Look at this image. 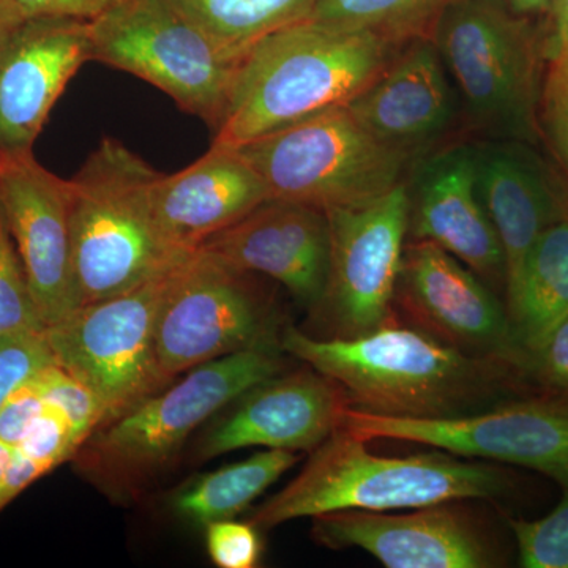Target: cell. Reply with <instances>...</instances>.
Segmentation results:
<instances>
[{"label":"cell","instance_id":"cell-1","mask_svg":"<svg viewBox=\"0 0 568 568\" xmlns=\"http://www.w3.org/2000/svg\"><path fill=\"white\" fill-rule=\"evenodd\" d=\"M280 345L342 386L351 406L384 416H465L529 392L515 366L462 353L399 320L354 338L286 325Z\"/></svg>","mask_w":568,"mask_h":568},{"label":"cell","instance_id":"cell-2","mask_svg":"<svg viewBox=\"0 0 568 568\" xmlns=\"http://www.w3.org/2000/svg\"><path fill=\"white\" fill-rule=\"evenodd\" d=\"M402 44L376 32L315 20L271 33L239 61L212 144L239 148L345 106L373 84Z\"/></svg>","mask_w":568,"mask_h":568},{"label":"cell","instance_id":"cell-3","mask_svg":"<svg viewBox=\"0 0 568 568\" xmlns=\"http://www.w3.org/2000/svg\"><path fill=\"white\" fill-rule=\"evenodd\" d=\"M339 426L294 480L252 517L257 529L334 511H402L452 500L497 499L514 491L506 470L435 450L383 457Z\"/></svg>","mask_w":568,"mask_h":568},{"label":"cell","instance_id":"cell-4","mask_svg":"<svg viewBox=\"0 0 568 568\" xmlns=\"http://www.w3.org/2000/svg\"><path fill=\"white\" fill-rule=\"evenodd\" d=\"M282 346H263L190 369L181 383L108 422L78 448V474L111 500L136 499L173 465L194 429L284 369Z\"/></svg>","mask_w":568,"mask_h":568},{"label":"cell","instance_id":"cell-5","mask_svg":"<svg viewBox=\"0 0 568 568\" xmlns=\"http://www.w3.org/2000/svg\"><path fill=\"white\" fill-rule=\"evenodd\" d=\"M429 37L481 138L540 145L544 18L518 13L508 0H458Z\"/></svg>","mask_w":568,"mask_h":568},{"label":"cell","instance_id":"cell-6","mask_svg":"<svg viewBox=\"0 0 568 568\" xmlns=\"http://www.w3.org/2000/svg\"><path fill=\"white\" fill-rule=\"evenodd\" d=\"M160 174L121 141L103 138L70 179L81 305L129 293L189 256L168 244L153 215L152 189Z\"/></svg>","mask_w":568,"mask_h":568},{"label":"cell","instance_id":"cell-7","mask_svg":"<svg viewBox=\"0 0 568 568\" xmlns=\"http://www.w3.org/2000/svg\"><path fill=\"white\" fill-rule=\"evenodd\" d=\"M272 200L355 207L406 182L418 156L381 141L347 104L239 145Z\"/></svg>","mask_w":568,"mask_h":568},{"label":"cell","instance_id":"cell-8","mask_svg":"<svg viewBox=\"0 0 568 568\" xmlns=\"http://www.w3.org/2000/svg\"><path fill=\"white\" fill-rule=\"evenodd\" d=\"M256 276L203 248L173 267L155 323L156 361L168 379L226 355L282 346L275 298Z\"/></svg>","mask_w":568,"mask_h":568},{"label":"cell","instance_id":"cell-9","mask_svg":"<svg viewBox=\"0 0 568 568\" xmlns=\"http://www.w3.org/2000/svg\"><path fill=\"white\" fill-rule=\"evenodd\" d=\"M92 61L132 73L219 132L237 63L170 0H119L91 21Z\"/></svg>","mask_w":568,"mask_h":568},{"label":"cell","instance_id":"cell-10","mask_svg":"<svg viewBox=\"0 0 568 568\" xmlns=\"http://www.w3.org/2000/svg\"><path fill=\"white\" fill-rule=\"evenodd\" d=\"M342 426L365 440H403L526 467L568 488L567 396L534 392L455 417L384 416L349 406Z\"/></svg>","mask_w":568,"mask_h":568},{"label":"cell","instance_id":"cell-11","mask_svg":"<svg viewBox=\"0 0 568 568\" xmlns=\"http://www.w3.org/2000/svg\"><path fill=\"white\" fill-rule=\"evenodd\" d=\"M171 271L129 293L81 305L44 331L54 364L91 388L104 424L173 383L155 353L156 313Z\"/></svg>","mask_w":568,"mask_h":568},{"label":"cell","instance_id":"cell-12","mask_svg":"<svg viewBox=\"0 0 568 568\" xmlns=\"http://www.w3.org/2000/svg\"><path fill=\"white\" fill-rule=\"evenodd\" d=\"M331 254L320 302L312 310L323 338H354L395 315V293L409 230L407 183L355 207L331 209Z\"/></svg>","mask_w":568,"mask_h":568},{"label":"cell","instance_id":"cell-13","mask_svg":"<svg viewBox=\"0 0 568 568\" xmlns=\"http://www.w3.org/2000/svg\"><path fill=\"white\" fill-rule=\"evenodd\" d=\"M395 315L462 353L515 366L526 377L506 306L476 272L432 242H407Z\"/></svg>","mask_w":568,"mask_h":568},{"label":"cell","instance_id":"cell-14","mask_svg":"<svg viewBox=\"0 0 568 568\" xmlns=\"http://www.w3.org/2000/svg\"><path fill=\"white\" fill-rule=\"evenodd\" d=\"M465 500L396 511H334L313 517L312 536L331 549L357 548L387 568L503 566L496 541Z\"/></svg>","mask_w":568,"mask_h":568},{"label":"cell","instance_id":"cell-15","mask_svg":"<svg viewBox=\"0 0 568 568\" xmlns=\"http://www.w3.org/2000/svg\"><path fill=\"white\" fill-rule=\"evenodd\" d=\"M70 181L33 152H0V209L44 327L80 308L71 248Z\"/></svg>","mask_w":568,"mask_h":568},{"label":"cell","instance_id":"cell-16","mask_svg":"<svg viewBox=\"0 0 568 568\" xmlns=\"http://www.w3.org/2000/svg\"><path fill=\"white\" fill-rule=\"evenodd\" d=\"M92 61L91 21L28 18L0 47V152H32L71 78Z\"/></svg>","mask_w":568,"mask_h":568},{"label":"cell","instance_id":"cell-17","mask_svg":"<svg viewBox=\"0 0 568 568\" xmlns=\"http://www.w3.org/2000/svg\"><path fill=\"white\" fill-rule=\"evenodd\" d=\"M410 241L432 242L485 283L506 287L503 246L477 192L473 141L418 156L406 179Z\"/></svg>","mask_w":568,"mask_h":568},{"label":"cell","instance_id":"cell-18","mask_svg":"<svg viewBox=\"0 0 568 568\" xmlns=\"http://www.w3.org/2000/svg\"><path fill=\"white\" fill-rule=\"evenodd\" d=\"M196 448L201 462L246 447L315 450L351 406L342 386L312 366L268 377L233 402Z\"/></svg>","mask_w":568,"mask_h":568},{"label":"cell","instance_id":"cell-19","mask_svg":"<svg viewBox=\"0 0 568 568\" xmlns=\"http://www.w3.org/2000/svg\"><path fill=\"white\" fill-rule=\"evenodd\" d=\"M200 248L239 271L274 280L312 312L327 278L331 226L323 209L271 197Z\"/></svg>","mask_w":568,"mask_h":568},{"label":"cell","instance_id":"cell-20","mask_svg":"<svg viewBox=\"0 0 568 568\" xmlns=\"http://www.w3.org/2000/svg\"><path fill=\"white\" fill-rule=\"evenodd\" d=\"M478 196L506 260V287L517 280L534 244L568 219V186L551 159L525 141H473Z\"/></svg>","mask_w":568,"mask_h":568},{"label":"cell","instance_id":"cell-21","mask_svg":"<svg viewBox=\"0 0 568 568\" xmlns=\"http://www.w3.org/2000/svg\"><path fill=\"white\" fill-rule=\"evenodd\" d=\"M351 112L381 141L422 156L458 121L462 104L432 37L407 40Z\"/></svg>","mask_w":568,"mask_h":568},{"label":"cell","instance_id":"cell-22","mask_svg":"<svg viewBox=\"0 0 568 568\" xmlns=\"http://www.w3.org/2000/svg\"><path fill=\"white\" fill-rule=\"evenodd\" d=\"M264 182L235 148L212 144L175 174H160L152 189L156 224L175 252L192 253L264 201Z\"/></svg>","mask_w":568,"mask_h":568},{"label":"cell","instance_id":"cell-23","mask_svg":"<svg viewBox=\"0 0 568 568\" xmlns=\"http://www.w3.org/2000/svg\"><path fill=\"white\" fill-rule=\"evenodd\" d=\"M506 310L528 365L568 317V219L538 237L517 280L506 290Z\"/></svg>","mask_w":568,"mask_h":568},{"label":"cell","instance_id":"cell-24","mask_svg":"<svg viewBox=\"0 0 568 568\" xmlns=\"http://www.w3.org/2000/svg\"><path fill=\"white\" fill-rule=\"evenodd\" d=\"M290 450L260 452L245 462L197 477L173 497V510L185 521L207 526L233 519L297 463Z\"/></svg>","mask_w":568,"mask_h":568},{"label":"cell","instance_id":"cell-25","mask_svg":"<svg viewBox=\"0 0 568 568\" xmlns=\"http://www.w3.org/2000/svg\"><path fill=\"white\" fill-rule=\"evenodd\" d=\"M203 29L224 55L239 62L257 41L310 20L320 0H170Z\"/></svg>","mask_w":568,"mask_h":568},{"label":"cell","instance_id":"cell-26","mask_svg":"<svg viewBox=\"0 0 568 568\" xmlns=\"http://www.w3.org/2000/svg\"><path fill=\"white\" fill-rule=\"evenodd\" d=\"M458 0H320L310 20L364 29L406 43L432 36L437 20Z\"/></svg>","mask_w":568,"mask_h":568},{"label":"cell","instance_id":"cell-27","mask_svg":"<svg viewBox=\"0 0 568 568\" xmlns=\"http://www.w3.org/2000/svg\"><path fill=\"white\" fill-rule=\"evenodd\" d=\"M44 331L24 265L0 209V342Z\"/></svg>","mask_w":568,"mask_h":568},{"label":"cell","instance_id":"cell-28","mask_svg":"<svg viewBox=\"0 0 568 568\" xmlns=\"http://www.w3.org/2000/svg\"><path fill=\"white\" fill-rule=\"evenodd\" d=\"M32 384L39 390L44 405L54 407L69 422L78 448L104 424V409L100 399L91 388L65 372L62 366H44L33 377Z\"/></svg>","mask_w":568,"mask_h":568},{"label":"cell","instance_id":"cell-29","mask_svg":"<svg viewBox=\"0 0 568 568\" xmlns=\"http://www.w3.org/2000/svg\"><path fill=\"white\" fill-rule=\"evenodd\" d=\"M558 507L540 519L507 518L517 541L519 566L568 568V488Z\"/></svg>","mask_w":568,"mask_h":568},{"label":"cell","instance_id":"cell-30","mask_svg":"<svg viewBox=\"0 0 568 568\" xmlns=\"http://www.w3.org/2000/svg\"><path fill=\"white\" fill-rule=\"evenodd\" d=\"M54 358L43 334L13 336L0 342V407L17 388L31 383Z\"/></svg>","mask_w":568,"mask_h":568},{"label":"cell","instance_id":"cell-31","mask_svg":"<svg viewBox=\"0 0 568 568\" xmlns=\"http://www.w3.org/2000/svg\"><path fill=\"white\" fill-rule=\"evenodd\" d=\"M14 452L52 470L62 463L71 462L78 446L65 417L54 407L44 405Z\"/></svg>","mask_w":568,"mask_h":568},{"label":"cell","instance_id":"cell-32","mask_svg":"<svg viewBox=\"0 0 568 568\" xmlns=\"http://www.w3.org/2000/svg\"><path fill=\"white\" fill-rule=\"evenodd\" d=\"M205 547L212 562L220 568H254L263 556L264 544L256 526L233 519L209 523Z\"/></svg>","mask_w":568,"mask_h":568},{"label":"cell","instance_id":"cell-33","mask_svg":"<svg viewBox=\"0 0 568 568\" xmlns=\"http://www.w3.org/2000/svg\"><path fill=\"white\" fill-rule=\"evenodd\" d=\"M545 73L544 97L567 95L568 93V0H552L544 17Z\"/></svg>","mask_w":568,"mask_h":568},{"label":"cell","instance_id":"cell-34","mask_svg":"<svg viewBox=\"0 0 568 568\" xmlns=\"http://www.w3.org/2000/svg\"><path fill=\"white\" fill-rule=\"evenodd\" d=\"M525 375L534 390L568 398V317L529 358Z\"/></svg>","mask_w":568,"mask_h":568},{"label":"cell","instance_id":"cell-35","mask_svg":"<svg viewBox=\"0 0 568 568\" xmlns=\"http://www.w3.org/2000/svg\"><path fill=\"white\" fill-rule=\"evenodd\" d=\"M43 409L44 402L32 381L17 388L0 407V443L14 450Z\"/></svg>","mask_w":568,"mask_h":568},{"label":"cell","instance_id":"cell-36","mask_svg":"<svg viewBox=\"0 0 568 568\" xmlns=\"http://www.w3.org/2000/svg\"><path fill=\"white\" fill-rule=\"evenodd\" d=\"M541 142L568 186V93L541 100Z\"/></svg>","mask_w":568,"mask_h":568},{"label":"cell","instance_id":"cell-37","mask_svg":"<svg viewBox=\"0 0 568 568\" xmlns=\"http://www.w3.org/2000/svg\"><path fill=\"white\" fill-rule=\"evenodd\" d=\"M118 2L119 0H10L24 20L59 17L92 21Z\"/></svg>","mask_w":568,"mask_h":568},{"label":"cell","instance_id":"cell-38","mask_svg":"<svg viewBox=\"0 0 568 568\" xmlns=\"http://www.w3.org/2000/svg\"><path fill=\"white\" fill-rule=\"evenodd\" d=\"M50 473L51 470L47 467L22 457L21 454L13 450L9 465L0 477V511L9 506L14 497L20 496L26 488L31 487L33 481Z\"/></svg>","mask_w":568,"mask_h":568},{"label":"cell","instance_id":"cell-39","mask_svg":"<svg viewBox=\"0 0 568 568\" xmlns=\"http://www.w3.org/2000/svg\"><path fill=\"white\" fill-rule=\"evenodd\" d=\"M24 20L10 0H0V47L9 39L10 33Z\"/></svg>","mask_w":568,"mask_h":568},{"label":"cell","instance_id":"cell-40","mask_svg":"<svg viewBox=\"0 0 568 568\" xmlns=\"http://www.w3.org/2000/svg\"><path fill=\"white\" fill-rule=\"evenodd\" d=\"M552 0H508L511 7L518 13L528 14V17L544 18L551 7Z\"/></svg>","mask_w":568,"mask_h":568},{"label":"cell","instance_id":"cell-41","mask_svg":"<svg viewBox=\"0 0 568 568\" xmlns=\"http://www.w3.org/2000/svg\"><path fill=\"white\" fill-rule=\"evenodd\" d=\"M11 455H13V448L7 447L6 444L0 443V477H2L3 470L9 465Z\"/></svg>","mask_w":568,"mask_h":568}]
</instances>
